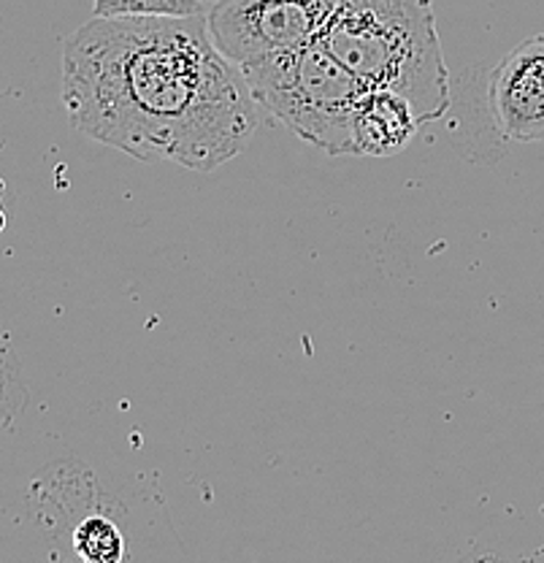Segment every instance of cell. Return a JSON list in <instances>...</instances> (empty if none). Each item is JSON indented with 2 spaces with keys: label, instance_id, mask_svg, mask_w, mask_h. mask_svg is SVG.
Here are the masks:
<instances>
[{
  "label": "cell",
  "instance_id": "obj_1",
  "mask_svg": "<svg viewBox=\"0 0 544 563\" xmlns=\"http://www.w3.org/2000/svg\"><path fill=\"white\" fill-rule=\"evenodd\" d=\"M63 103L85 136L144 163L214 172L255 136L257 103L203 14L92 16L63 49Z\"/></svg>",
  "mask_w": 544,
  "mask_h": 563
},
{
  "label": "cell",
  "instance_id": "obj_2",
  "mask_svg": "<svg viewBox=\"0 0 544 563\" xmlns=\"http://www.w3.org/2000/svg\"><path fill=\"white\" fill-rule=\"evenodd\" d=\"M318 41L366 87L407 98L423 125L447 114L449 74L434 0H338Z\"/></svg>",
  "mask_w": 544,
  "mask_h": 563
},
{
  "label": "cell",
  "instance_id": "obj_3",
  "mask_svg": "<svg viewBox=\"0 0 544 563\" xmlns=\"http://www.w3.org/2000/svg\"><path fill=\"white\" fill-rule=\"evenodd\" d=\"M255 103L327 155H355L353 114L366 85L320 41L242 66Z\"/></svg>",
  "mask_w": 544,
  "mask_h": 563
},
{
  "label": "cell",
  "instance_id": "obj_4",
  "mask_svg": "<svg viewBox=\"0 0 544 563\" xmlns=\"http://www.w3.org/2000/svg\"><path fill=\"white\" fill-rule=\"evenodd\" d=\"M338 0H214L207 33L233 66L266 60L320 38Z\"/></svg>",
  "mask_w": 544,
  "mask_h": 563
},
{
  "label": "cell",
  "instance_id": "obj_5",
  "mask_svg": "<svg viewBox=\"0 0 544 563\" xmlns=\"http://www.w3.org/2000/svg\"><path fill=\"white\" fill-rule=\"evenodd\" d=\"M488 114L496 131L520 144H544V33L514 46L490 70Z\"/></svg>",
  "mask_w": 544,
  "mask_h": 563
},
{
  "label": "cell",
  "instance_id": "obj_6",
  "mask_svg": "<svg viewBox=\"0 0 544 563\" xmlns=\"http://www.w3.org/2000/svg\"><path fill=\"white\" fill-rule=\"evenodd\" d=\"M420 117L412 103L385 87H366L353 114V146L355 155L393 157L418 136Z\"/></svg>",
  "mask_w": 544,
  "mask_h": 563
},
{
  "label": "cell",
  "instance_id": "obj_7",
  "mask_svg": "<svg viewBox=\"0 0 544 563\" xmlns=\"http://www.w3.org/2000/svg\"><path fill=\"white\" fill-rule=\"evenodd\" d=\"M74 553L85 563H120L125 561L127 544L120 526L107 515H90L74 528Z\"/></svg>",
  "mask_w": 544,
  "mask_h": 563
},
{
  "label": "cell",
  "instance_id": "obj_8",
  "mask_svg": "<svg viewBox=\"0 0 544 563\" xmlns=\"http://www.w3.org/2000/svg\"><path fill=\"white\" fill-rule=\"evenodd\" d=\"M201 0H92V16H192Z\"/></svg>",
  "mask_w": 544,
  "mask_h": 563
},
{
  "label": "cell",
  "instance_id": "obj_9",
  "mask_svg": "<svg viewBox=\"0 0 544 563\" xmlns=\"http://www.w3.org/2000/svg\"><path fill=\"white\" fill-rule=\"evenodd\" d=\"M22 401H25V393H22L20 374H16L9 347L0 344V426L9 422Z\"/></svg>",
  "mask_w": 544,
  "mask_h": 563
},
{
  "label": "cell",
  "instance_id": "obj_10",
  "mask_svg": "<svg viewBox=\"0 0 544 563\" xmlns=\"http://www.w3.org/2000/svg\"><path fill=\"white\" fill-rule=\"evenodd\" d=\"M3 228H5V211L0 207V231H3Z\"/></svg>",
  "mask_w": 544,
  "mask_h": 563
},
{
  "label": "cell",
  "instance_id": "obj_11",
  "mask_svg": "<svg viewBox=\"0 0 544 563\" xmlns=\"http://www.w3.org/2000/svg\"><path fill=\"white\" fill-rule=\"evenodd\" d=\"M201 3H214V0H201Z\"/></svg>",
  "mask_w": 544,
  "mask_h": 563
}]
</instances>
